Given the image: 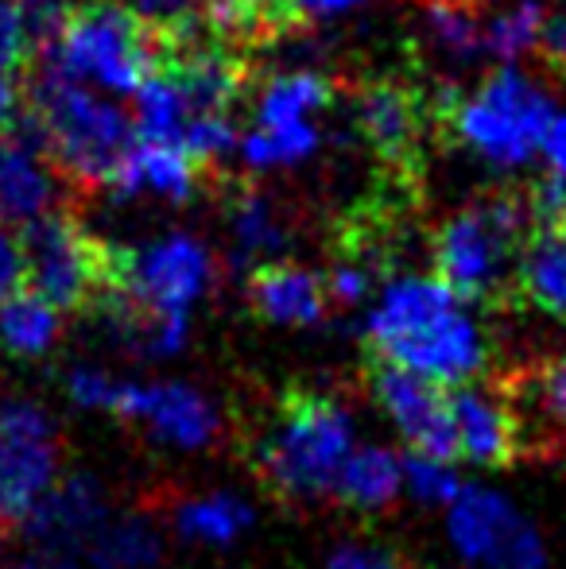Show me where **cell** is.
I'll return each instance as SVG.
<instances>
[{
  "label": "cell",
  "instance_id": "4fadbf2b",
  "mask_svg": "<svg viewBox=\"0 0 566 569\" xmlns=\"http://www.w3.org/2000/svg\"><path fill=\"white\" fill-rule=\"evenodd\" d=\"M450 419L458 438V457L481 469H508L520 461L524 438L505 383H458L450 388Z\"/></svg>",
  "mask_w": 566,
  "mask_h": 569
},
{
  "label": "cell",
  "instance_id": "30bf717a",
  "mask_svg": "<svg viewBox=\"0 0 566 569\" xmlns=\"http://www.w3.org/2000/svg\"><path fill=\"white\" fill-rule=\"evenodd\" d=\"M446 508V531L466 562L481 569H547V547L539 531L500 492L461 485Z\"/></svg>",
  "mask_w": 566,
  "mask_h": 569
},
{
  "label": "cell",
  "instance_id": "8d00e7d4",
  "mask_svg": "<svg viewBox=\"0 0 566 569\" xmlns=\"http://www.w3.org/2000/svg\"><path fill=\"white\" fill-rule=\"evenodd\" d=\"M539 159H544L552 179H566V113L552 117V124H547V132H544V143H539Z\"/></svg>",
  "mask_w": 566,
  "mask_h": 569
},
{
  "label": "cell",
  "instance_id": "9a60e30c",
  "mask_svg": "<svg viewBox=\"0 0 566 569\" xmlns=\"http://www.w3.org/2000/svg\"><path fill=\"white\" fill-rule=\"evenodd\" d=\"M109 519L106 496H101L93 477H62L47 488L43 500L31 508L28 527L39 542L47 547L51 558H70L82 555L86 542L101 531V523Z\"/></svg>",
  "mask_w": 566,
  "mask_h": 569
},
{
  "label": "cell",
  "instance_id": "d6a6232c",
  "mask_svg": "<svg viewBox=\"0 0 566 569\" xmlns=\"http://www.w3.org/2000/svg\"><path fill=\"white\" fill-rule=\"evenodd\" d=\"M214 8V0H137V12L148 23H163L167 31H182L190 28L195 16H202Z\"/></svg>",
  "mask_w": 566,
  "mask_h": 569
},
{
  "label": "cell",
  "instance_id": "4dcf8cb0",
  "mask_svg": "<svg viewBox=\"0 0 566 569\" xmlns=\"http://www.w3.org/2000/svg\"><path fill=\"white\" fill-rule=\"evenodd\" d=\"M39 43L23 0H0V70L16 74L28 62L31 47Z\"/></svg>",
  "mask_w": 566,
  "mask_h": 569
},
{
  "label": "cell",
  "instance_id": "836d02e7",
  "mask_svg": "<svg viewBox=\"0 0 566 569\" xmlns=\"http://www.w3.org/2000/svg\"><path fill=\"white\" fill-rule=\"evenodd\" d=\"M23 287V248L8 226H0V302Z\"/></svg>",
  "mask_w": 566,
  "mask_h": 569
},
{
  "label": "cell",
  "instance_id": "4316f807",
  "mask_svg": "<svg viewBox=\"0 0 566 569\" xmlns=\"http://www.w3.org/2000/svg\"><path fill=\"white\" fill-rule=\"evenodd\" d=\"M424 31L430 47L450 62H474L485 54V16L466 0H427Z\"/></svg>",
  "mask_w": 566,
  "mask_h": 569
},
{
  "label": "cell",
  "instance_id": "d4e9b609",
  "mask_svg": "<svg viewBox=\"0 0 566 569\" xmlns=\"http://www.w3.org/2000/svg\"><path fill=\"white\" fill-rule=\"evenodd\" d=\"M252 527V508L229 492H210L182 500L175 508V531L198 547H229Z\"/></svg>",
  "mask_w": 566,
  "mask_h": 569
},
{
  "label": "cell",
  "instance_id": "ffe728a7",
  "mask_svg": "<svg viewBox=\"0 0 566 569\" xmlns=\"http://www.w3.org/2000/svg\"><path fill=\"white\" fill-rule=\"evenodd\" d=\"M516 302L566 322V229L536 226L516 260Z\"/></svg>",
  "mask_w": 566,
  "mask_h": 569
},
{
  "label": "cell",
  "instance_id": "5b68a950",
  "mask_svg": "<svg viewBox=\"0 0 566 569\" xmlns=\"http://www.w3.org/2000/svg\"><path fill=\"white\" fill-rule=\"evenodd\" d=\"M43 70L82 82L109 98L137 93L159 62V43L140 12L109 0L62 8L59 23L43 39Z\"/></svg>",
  "mask_w": 566,
  "mask_h": 569
},
{
  "label": "cell",
  "instance_id": "f35d334b",
  "mask_svg": "<svg viewBox=\"0 0 566 569\" xmlns=\"http://www.w3.org/2000/svg\"><path fill=\"white\" fill-rule=\"evenodd\" d=\"M8 569H51L47 562H20V566H8Z\"/></svg>",
  "mask_w": 566,
  "mask_h": 569
},
{
  "label": "cell",
  "instance_id": "484cf974",
  "mask_svg": "<svg viewBox=\"0 0 566 569\" xmlns=\"http://www.w3.org/2000/svg\"><path fill=\"white\" fill-rule=\"evenodd\" d=\"M59 338V310L20 287L0 302V345L16 357H43Z\"/></svg>",
  "mask_w": 566,
  "mask_h": 569
},
{
  "label": "cell",
  "instance_id": "1f68e13d",
  "mask_svg": "<svg viewBox=\"0 0 566 569\" xmlns=\"http://www.w3.org/2000/svg\"><path fill=\"white\" fill-rule=\"evenodd\" d=\"M326 569H408V562L377 542H346L326 558Z\"/></svg>",
  "mask_w": 566,
  "mask_h": 569
},
{
  "label": "cell",
  "instance_id": "f1b7e54d",
  "mask_svg": "<svg viewBox=\"0 0 566 569\" xmlns=\"http://www.w3.org/2000/svg\"><path fill=\"white\" fill-rule=\"evenodd\" d=\"M544 4L539 0H513L508 8L485 20V54L500 67H516V59L536 51L539 28H544Z\"/></svg>",
  "mask_w": 566,
  "mask_h": 569
},
{
  "label": "cell",
  "instance_id": "74e56055",
  "mask_svg": "<svg viewBox=\"0 0 566 569\" xmlns=\"http://www.w3.org/2000/svg\"><path fill=\"white\" fill-rule=\"evenodd\" d=\"M23 86L16 74H8V70H0V132H12L16 124H20L23 117Z\"/></svg>",
  "mask_w": 566,
  "mask_h": 569
},
{
  "label": "cell",
  "instance_id": "2e32d148",
  "mask_svg": "<svg viewBox=\"0 0 566 569\" xmlns=\"http://www.w3.org/2000/svg\"><path fill=\"white\" fill-rule=\"evenodd\" d=\"M202 182V163L190 159L175 143L159 140H132V148L125 151V159L117 163V171L109 174L106 187L113 190L121 202L132 198H159V202H190Z\"/></svg>",
  "mask_w": 566,
  "mask_h": 569
},
{
  "label": "cell",
  "instance_id": "9c48e42d",
  "mask_svg": "<svg viewBox=\"0 0 566 569\" xmlns=\"http://www.w3.org/2000/svg\"><path fill=\"white\" fill-rule=\"evenodd\" d=\"M210 283V248L190 232H167V237H156L140 248H129V252L117 248V279L109 291L125 295L129 302L156 310V315L190 318L195 302H202Z\"/></svg>",
  "mask_w": 566,
  "mask_h": 569
},
{
  "label": "cell",
  "instance_id": "52a82bcc",
  "mask_svg": "<svg viewBox=\"0 0 566 569\" xmlns=\"http://www.w3.org/2000/svg\"><path fill=\"white\" fill-rule=\"evenodd\" d=\"M67 391L78 407L106 411L125 422H140L156 442H167L175 450H202L221 430L218 407L190 383H137L117 380L98 368H75L67 376Z\"/></svg>",
  "mask_w": 566,
  "mask_h": 569
},
{
  "label": "cell",
  "instance_id": "7402d4cb",
  "mask_svg": "<svg viewBox=\"0 0 566 569\" xmlns=\"http://www.w3.org/2000/svg\"><path fill=\"white\" fill-rule=\"evenodd\" d=\"M334 101V82L322 70L295 67L272 74L252 98V124H307Z\"/></svg>",
  "mask_w": 566,
  "mask_h": 569
},
{
  "label": "cell",
  "instance_id": "7c38bea8",
  "mask_svg": "<svg viewBox=\"0 0 566 569\" xmlns=\"http://www.w3.org/2000/svg\"><path fill=\"white\" fill-rule=\"evenodd\" d=\"M369 391L380 411L393 419L411 453H427L438 461H458V438L450 419V391L416 372H404L385 360H373Z\"/></svg>",
  "mask_w": 566,
  "mask_h": 569
},
{
  "label": "cell",
  "instance_id": "cb8c5ba5",
  "mask_svg": "<svg viewBox=\"0 0 566 569\" xmlns=\"http://www.w3.org/2000/svg\"><path fill=\"white\" fill-rule=\"evenodd\" d=\"M322 148V124H249L237 136V159L249 171H287V167L307 163Z\"/></svg>",
  "mask_w": 566,
  "mask_h": 569
},
{
  "label": "cell",
  "instance_id": "f546056e",
  "mask_svg": "<svg viewBox=\"0 0 566 569\" xmlns=\"http://www.w3.org/2000/svg\"><path fill=\"white\" fill-rule=\"evenodd\" d=\"M404 488L416 496L419 503H430V508H443L454 496L461 492L458 472L450 469V461H438V457L427 453H408L404 457Z\"/></svg>",
  "mask_w": 566,
  "mask_h": 569
},
{
  "label": "cell",
  "instance_id": "ac0fdd59",
  "mask_svg": "<svg viewBox=\"0 0 566 569\" xmlns=\"http://www.w3.org/2000/svg\"><path fill=\"white\" fill-rule=\"evenodd\" d=\"M505 391L520 422L524 453L532 446L566 442V352L539 360L532 372L508 380Z\"/></svg>",
  "mask_w": 566,
  "mask_h": 569
},
{
  "label": "cell",
  "instance_id": "e0dca14e",
  "mask_svg": "<svg viewBox=\"0 0 566 569\" xmlns=\"http://www.w3.org/2000/svg\"><path fill=\"white\" fill-rule=\"evenodd\" d=\"M249 310L272 326H318L330 310L326 279L291 260L257 263L249 276Z\"/></svg>",
  "mask_w": 566,
  "mask_h": 569
},
{
  "label": "cell",
  "instance_id": "d6986e66",
  "mask_svg": "<svg viewBox=\"0 0 566 569\" xmlns=\"http://www.w3.org/2000/svg\"><path fill=\"white\" fill-rule=\"evenodd\" d=\"M357 128L369 140V148L388 163H411L419 143V106L404 86L373 82L361 90L354 106Z\"/></svg>",
  "mask_w": 566,
  "mask_h": 569
},
{
  "label": "cell",
  "instance_id": "83f0119b",
  "mask_svg": "<svg viewBox=\"0 0 566 569\" xmlns=\"http://www.w3.org/2000/svg\"><path fill=\"white\" fill-rule=\"evenodd\" d=\"M93 569H151L159 562V535L140 519L101 523V531L82 550Z\"/></svg>",
  "mask_w": 566,
  "mask_h": 569
},
{
  "label": "cell",
  "instance_id": "d590c367",
  "mask_svg": "<svg viewBox=\"0 0 566 569\" xmlns=\"http://www.w3.org/2000/svg\"><path fill=\"white\" fill-rule=\"evenodd\" d=\"M365 0H287L291 8V20H307V23H326L338 20V16L357 12Z\"/></svg>",
  "mask_w": 566,
  "mask_h": 569
},
{
  "label": "cell",
  "instance_id": "5bb4252c",
  "mask_svg": "<svg viewBox=\"0 0 566 569\" xmlns=\"http://www.w3.org/2000/svg\"><path fill=\"white\" fill-rule=\"evenodd\" d=\"M62 182L31 136L0 132V226H31L59 210Z\"/></svg>",
  "mask_w": 566,
  "mask_h": 569
},
{
  "label": "cell",
  "instance_id": "277c9868",
  "mask_svg": "<svg viewBox=\"0 0 566 569\" xmlns=\"http://www.w3.org/2000/svg\"><path fill=\"white\" fill-rule=\"evenodd\" d=\"M532 206L516 194H485L454 210L430 237L435 276L477 307L516 302V260L528 240Z\"/></svg>",
  "mask_w": 566,
  "mask_h": 569
},
{
  "label": "cell",
  "instance_id": "8992f818",
  "mask_svg": "<svg viewBox=\"0 0 566 569\" xmlns=\"http://www.w3.org/2000/svg\"><path fill=\"white\" fill-rule=\"evenodd\" d=\"M552 117L555 101L536 78L516 67H500L454 101L450 132L485 167L516 171L539 156Z\"/></svg>",
  "mask_w": 566,
  "mask_h": 569
},
{
  "label": "cell",
  "instance_id": "3957f363",
  "mask_svg": "<svg viewBox=\"0 0 566 569\" xmlns=\"http://www.w3.org/2000/svg\"><path fill=\"white\" fill-rule=\"evenodd\" d=\"M23 109L31 120V140L78 187H106L137 140L132 113L121 109V101L54 70H39Z\"/></svg>",
  "mask_w": 566,
  "mask_h": 569
},
{
  "label": "cell",
  "instance_id": "e575fe53",
  "mask_svg": "<svg viewBox=\"0 0 566 569\" xmlns=\"http://www.w3.org/2000/svg\"><path fill=\"white\" fill-rule=\"evenodd\" d=\"M536 51L544 54L547 67L563 70L566 74V8H559V12L544 16V28H539V43Z\"/></svg>",
  "mask_w": 566,
  "mask_h": 569
},
{
  "label": "cell",
  "instance_id": "603a6c76",
  "mask_svg": "<svg viewBox=\"0 0 566 569\" xmlns=\"http://www.w3.org/2000/svg\"><path fill=\"white\" fill-rule=\"evenodd\" d=\"M404 488V457L385 446L354 450L334 480V496L357 511H380L400 496Z\"/></svg>",
  "mask_w": 566,
  "mask_h": 569
},
{
  "label": "cell",
  "instance_id": "44dd1931",
  "mask_svg": "<svg viewBox=\"0 0 566 569\" xmlns=\"http://www.w3.org/2000/svg\"><path fill=\"white\" fill-rule=\"evenodd\" d=\"M226 226L229 237H234L237 256L249 263L280 260L287 240H291V221H287L284 206L257 187H237L229 194Z\"/></svg>",
  "mask_w": 566,
  "mask_h": 569
},
{
  "label": "cell",
  "instance_id": "6da1fadb",
  "mask_svg": "<svg viewBox=\"0 0 566 569\" xmlns=\"http://www.w3.org/2000/svg\"><path fill=\"white\" fill-rule=\"evenodd\" d=\"M365 338L377 360L443 388L469 383L489 368V341L481 326L438 276L388 279Z\"/></svg>",
  "mask_w": 566,
  "mask_h": 569
},
{
  "label": "cell",
  "instance_id": "7a4b0ae2",
  "mask_svg": "<svg viewBox=\"0 0 566 569\" xmlns=\"http://www.w3.org/2000/svg\"><path fill=\"white\" fill-rule=\"evenodd\" d=\"M354 450V419L346 407L330 391L287 383L265 430L252 438L249 465L272 496L307 503L334 496V480Z\"/></svg>",
  "mask_w": 566,
  "mask_h": 569
},
{
  "label": "cell",
  "instance_id": "ba28073f",
  "mask_svg": "<svg viewBox=\"0 0 566 569\" xmlns=\"http://www.w3.org/2000/svg\"><path fill=\"white\" fill-rule=\"evenodd\" d=\"M23 287L54 310H90L117 279V248L70 213L23 226Z\"/></svg>",
  "mask_w": 566,
  "mask_h": 569
},
{
  "label": "cell",
  "instance_id": "8fae6325",
  "mask_svg": "<svg viewBox=\"0 0 566 569\" xmlns=\"http://www.w3.org/2000/svg\"><path fill=\"white\" fill-rule=\"evenodd\" d=\"M59 480V430L43 407L28 399H0V531L31 508Z\"/></svg>",
  "mask_w": 566,
  "mask_h": 569
}]
</instances>
